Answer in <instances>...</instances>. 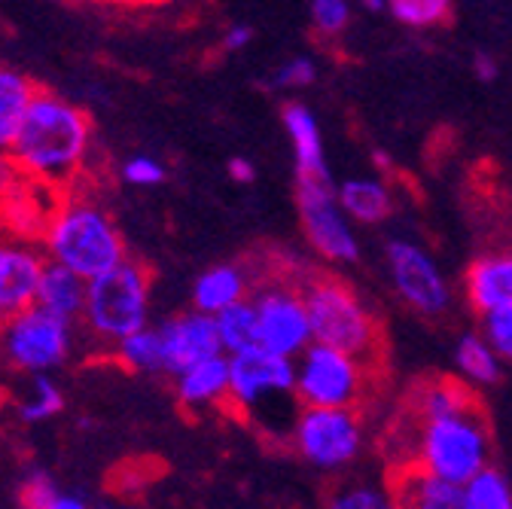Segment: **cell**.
Masks as SVG:
<instances>
[{
    "mask_svg": "<svg viewBox=\"0 0 512 509\" xmlns=\"http://www.w3.org/2000/svg\"><path fill=\"white\" fill-rule=\"evenodd\" d=\"M89 150V113L68 98L40 89L22 122L10 159L16 162L22 177H31L40 186H64L83 171Z\"/></svg>",
    "mask_w": 512,
    "mask_h": 509,
    "instance_id": "cell-1",
    "label": "cell"
},
{
    "mask_svg": "<svg viewBox=\"0 0 512 509\" xmlns=\"http://www.w3.org/2000/svg\"><path fill=\"white\" fill-rule=\"evenodd\" d=\"M40 247L49 263L80 275L83 281H95L128 260L125 238L110 211L98 199L77 193L64 196L49 211Z\"/></svg>",
    "mask_w": 512,
    "mask_h": 509,
    "instance_id": "cell-2",
    "label": "cell"
},
{
    "mask_svg": "<svg viewBox=\"0 0 512 509\" xmlns=\"http://www.w3.org/2000/svg\"><path fill=\"white\" fill-rule=\"evenodd\" d=\"M391 436H406V458L400 470H424L442 482L467 485L473 476L491 467V427L482 412V403L439 421H409Z\"/></svg>",
    "mask_w": 512,
    "mask_h": 509,
    "instance_id": "cell-3",
    "label": "cell"
},
{
    "mask_svg": "<svg viewBox=\"0 0 512 509\" xmlns=\"http://www.w3.org/2000/svg\"><path fill=\"white\" fill-rule=\"evenodd\" d=\"M150 296V269L141 260L128 257L116 269L86 284V308L80 317V327L95 345L113 351L128 336L150 327Z\"/></svg>",
    "mask_w": 512,
    "mask_h": 509,
    "instance_id": "cell-4",
    "label": "cell"
},
{
    "mask_svg": "<svg viewBox=\"0 0 512 509\" xmlns=\"http://www.w3.org/2000/svg\"><path fill=\"white\" fill-rule=\"evenodd\" d=\"M311 342L345 351L366 366L381 357L384 339L375 314L360 302V296L339 278L314 275L302 287Z\"/></svg>",
    "mask_w": 512,
    "mask_h": 509,
    "instance_id": "cell-5",
    "label": "cell"
},
{
    "mask_svg": "<svg viewBox=\"0 0 512 509\" xmlns=\"http://www.w3.org/2000/svg\"><path fill=\"white\" fill-rule=\"evenodd\" d=\"M229 403L250 418H260L266 430H272L269 412H278L293 433L296 415H290V406H299L293 360H284L263 348H250L229 357Z\"/></svg>",
    "mask_w": 512,
    "mask_h": 509,
    "instance_id": "cell-6",
    "label": "cell"
},
{
    "mask_svg": "<svg viewBox=\"0 0 512 509\" xmlns=\"http://www.w3.org/2000/svg\"><path fill=\"white\" fill-rule=\"evenodd\" d=\"M293 366L302 409H357L369 391V366L327 345L311 342Z\"/></svg>",
    "mask_w": 512,
    "mask_h": 509,
    "instance_id": "cell-7",
    "label": "cell"
},
{
    "mask_svg": "<svg viewBox=\"0 0 512 509\" xmlns=\"http://www.w3.org/2000/svg\"><path fill=\"white\" fill-rule=\"evenodd\" d=\"M77 327L58 321L49 311L31 305L0 324V357L13 369L31 375H49L74 354Z\"/></svg>",
    "mask_w": 512,
    "mask_h": 509,
    "instance_id": "cell-8",
    "label": "cell"
},
{
    "mask_svg": "<svg viewBox=\"0 0 512 509\" xmlns=\"http://www.w3.org/2000/svg\"><path fill=\"white\" fill-rule=\"evenodd\" d=\"M290 442L302 461L333 473L360 455L363 421L357 409H299Z\"/></svg>",
    "mask_w": 512,
    "mask_h": 509,
    "instance_id": "cell-9",
    "label": "cell"
},
{
    "mask_svg": "<svg viewBox=\"0 0 512 509\" xmlns=\"http://www.w3.org/2000/svg\"><path fill=\"white\" fill-rule=\"evenodd\" d=\"M296 208L305 238L320 257H327L333 263H354L360 257L354 223L339 208L336 186L330 177L296 180Z\"/></svg>",
    "mask_w": 512,
    "mask_h": 509,
    "instance_id": "cell-10",
    "label": "cell"
},
{
    "mask_svg": "<svg viewBox=\"0 0 512 509\" xmlns=\"http://www.w3.org/2000/svg\"><path fill=\"white\" fill-rule=\"evenodd\" d=\"M256 311V333L260 348L284 360H296L311 345V324L302 290L296 284L272 281L250 296Z\"/></svg>",
    "mask_w": 512,
    "mask_h": 509,
    "instance_id": "cell-11",
    "label": "cell"
},
{
    "mask_svg": "<svg viewBox=\"0 0 512 509\" xmlns=\"http://www.w3.org/2000/svg\"><path fill=\"white\" fill-rule=\"evenodd\" d=\"M388 257V275L397 296L424 317H439L452 305V287H448L442 269L430 253L406 238H394L384 247Z\"/></svg>",
    "mask_w": 512,
    "mask_h": 509,
    "instance_id": "cell-12",
    "label": "cell"
},
{
    "mask_svg": "<svg viewBox=\"0 0 512 509\" xmlns=\"http://www.w3.org/2000/svg\"><path fill=\"white\" fill-rule=\"evenodd\" d=\"M46 253L31 238L0 241V321L31 308L46 269Z\"/></svg>",
    "mask_w": 512,
    "mask_h": 509,
    "instance_id": "cell-13",
    "label": "cell"
},
{
    "mask_svg": "<svg viewBox=\"0 0 512 509\" xmlns=\"http://www.w3.org/2000/svg\"><path fill=\"white\" fill-rule=\"evenodd\" d=\"M159 333L165 342V357H168L171 375H180L183 369L214 360V357H226L220 336H217V324L208 314H199V311L177 314L171 321L159 324Z\"/></svg>",
    "mask_w": 512,
    "mask_h": 509,
    "instance_id": "cell-14",
    "label": "cell"
},
{
    "mask_svg": "<svg viewBox=\"0 0 512 509\" xmlns=\"http://www.w3.org/2000/svg\"><path fill=\"white\" fill-rule=\"evenodd\" d=\"M464 290H467V302L479 314L512 308V247L476 257L473 266L467 269Z\"/></svg>",
    "mask_w": 512,
    "mask_h": 509,
    "instance_id": "cell-15",
    "label": "cell"
},
{
    "mask_svg": "<svg viewBox=\"0 0 512 509\" xmlns=\"http://www.w3.org/2000/svg\"><path fill=\"white\" fill-rule=\"evenodd\" d=\"M473 406H479V400L470 391V385H461V381H455V378L439 375V378H424L412 388L403 418L427 424V421L461 415Z\"/></svg>",
    "mask_w": 512,
    "mask_h": 509,
    "instance_id": "cell-16",
    "label": "cell"
},
{
    "mask_svg": "<svg viewBox=\"0 0 512 509\" xmlns=\"http://www.w3.org/2000/svg\"><path fill=\"white\" fill-rule=\"evenodd\" d=\"M284 129L293 144V159H296V180L302 177H330L327 171V153H324V135H320L317 116L305 104H287L284 107Z\"/></svg>",
    "mask_w": 512,
    "mask_h": 509,
    "instance_id": "cell-17",
    "label": "cell"
},
{
    "mask_svg": "<svg viewBox=\"0 0 512 509\" xmlns=\"http://www.w3.org/2000/svg\"><path fill=\"white\" fill-rule=\"evenodd\" d=\"M250 275L247 269L235 266V263H223L214 266L208 272H202L192 284V311L217 317L220 311L250 299Z\"/></svg>",
    "mask_w": 512,
    "mask_h": 509,
    "instance_id": "cell-18",
    "label": "cell"
},
{
    "mask_svg": "<svg viewBox=\"0 0 512 509\" xmlns=\"http://www.w3.org/2000/svg\"><path fill=\"white\" fill-rule=\"evenodd\" d=\"M391 509H464V488L442 482L424 470H400Z\"/></svg>",
    "mask_w": 512,
    "mask_h": 509,
    "instance_id": "cell-19",
    "label": "cell"
},
{
    "mask_svg": "<svg viewBox=\"0 0 512 509\" xmlns=\"http://www.w3.org/2000/svg\"><path fill=\"white\" fill-rule=\"evenodd\" d=\"M177 400L186 409H208L229 403V357H214L189 366L177 375Z\"/></svg>",
    "mask_w": 512,
    "mask_h": 509,
    "instance_id": "cell-20",
    "label": "cell"
},
{
    "mask_svg": "<svg viewBox=\"0 0 512 509\" xmlns=\"http://www.w3.org/2000/svg\"><path fill=\"white\" fill-rule=\"evenodd\" d=\"M86 284L80 275L61 269L55 263H46L40 287H37V308L49 311L58 321H68L74 327H80V317L86 308Z\"/></svg>",
    "mask_w": 512,
    "mask_h": 509,
    "instance_id": "cell-21",
    "label": "cell"
},
{
    "mask_svg": "<svg viewBox=\"0 0 512 509\" xmlns=\"http://www.w3.org/2000/svg\"><path fill=\"white\" fill-rule=\"evenodd\" d=\"M37 92L22 71L0 65V156H10Z\"/></svg>",
    "mask_w": 512,
    "mask_h": 509,
    "instance_id": "cell-22",
    "label": "cell"
},
{
    "mask_svg": "<svg viewBox=\"0 0 512 509\" xmlns=\"http://www.w3.org/2000/svg\"><path fill=\"white\" fill-rule=\"evenodd\" d=\"M336 199L339 208L345 211V217L351 223H381L388 220L394 211V199H391V189L384 186L375 177H348L342 180V186H336Z\"/></svg>",
    "mask_w": 512,
    "mask_h": 509,
    "instance_id": "cell-23",
    "label": "cell"
},
{
    "mask_svg": "<svg viewBox=\"0 0 512 509\" xmlns=\"http://www.w3.org/2000/svg\"><path fill=\"white\" fill-rule=\"evenodd\" d=\"M110 354L128 372H141V375H165L168 372V357H165V342H162L159 324H150L147 330L128 336Z\"/></svg>",
    "mask_w": 512,
    "mask_h": 509,
    "instance_id": "cell-24",
    "label": "cell"
},
{
    "mask_svg": "<svg viewBox=\"0 0 512 509\" xmlns=\"http://www.w3.org/2000/svg\"><path fill=\"white\" fill-rule=\"evenodd\" d=\"M214 324H217V336H220V345H223L226 357H235V354L250 351V348H260V333H256V311H253L250 299L220 311L214 317Z\"/></svg>",
    "mask_w": 512,
    "mask_h": 509,
    "instance_id": "cell-25",
    "label": "cell"
},
{
    "mask_svg": "<svg viewBox=\"0 0 512 509\" xmlns=\"http://www.w3.org/2000/svg\"><path fill=\"white\" fill-rule=\"evenodd\" d=\"M455 366L470 385H497L500 381V360L485 345L479 333H467L455 345Z\"/></svg>",
    "mask_w": 512,
    "mask_h": 509,
    "instance_id": "cell-26",
    "label": "cell"
},
{
    "mask_svg": "<svg viewBox=\"0 0 512 509\" xmlns=\"http://www.w3.org/2000/svg\"><path fill=\"white\" fill-rule=\"evenodd\" d=\"M464 509H512V482L497 467L482 470L464 485Z\"/></svg>",
    "mask_w": 512,
    "mask_h": 509,
    "instance_id": "cell-27",
    "label": "cell"
},
{
    "mask_svg": "<svg viewBox=\"0 0 512 509\" xmlns=\"http://www.w3.org/2000/svg\"><path fill=\"white\" fill-rule=\"evenodd\" d=\"M388 13L406 28H439L452 19L455 7L448 0H391Z\"/></svg>",
    "mask_w": 512,
    "mask_h": 509,
    "instance_id": "cell-28",
    "label": "cell"
},
{
    "mask_svg": "<svg viewBox=\"0 0 512 509\" xmlns=\"http://www.w3.org/2000/svg\"><path fill=\"white\" fill-rule=\"evenodd\" d=\"M61 409H64V394H61V388L55 385V381H52L49 375H34L28 397L19 403V415H22V421H28V424H40V421L55 418Z\"/></svg>",
    "mask_w": 512,
    "mask_h": 509,
    "instance_id": "cell-29",
    "label": "cell"
},
{
    "mask_svg": "<svg viewBox=\"0 0 512 509\" xmlns=\"http://www.w3.org/2000/svg\"><path fill=\"white\" fill-rule=\"evenodd\" d=\"M308 16H311V28L320 34V37H342L354 19V7L348 0H314L308 7Z\"/></svg>",
    "mask_w": 512,
    "mask_h": 509,
    "instance_id": "cell-30",
    "label": "cell"
},
{
    "mask_svg": "<svg viewBox=\"0 0 512 509\" xmlns=\"http://www.w3.org/2000/svg\"><path fill=\"white\" fill-rule=\"evenodd\" d=\"M479 336L497 354V360L512 363V308H497L479 314Z\"/></svg>",
    "mask_w": 512,
    "mask_h": 509,
    "instance_id": "cell-31",
    "label": "cell"
},
{
    "mask_svg": "<svg viewBox=\"0 0 512 509\" xmlns=\"http://www.w3.org/2000/svg\"><path fill=\"white\" fill-rule=\"evenodd\" d=\"M324 509H391V500L384 497L378 488H372V485L351 482V485L336 488L327 497Z\"/></svg>",
    "mask_w": 512,
    "mask_h": 509,
    "instance_id": "cell-32",
    "label": "cell"
},
{
    "mask_svg": "<svg viewBox=\"0 0 512 509\" xmlns=\"http://www.w3.org/2000/svg\"><path fill=\"white\" fill-rule=\"evenodd\" d=\"M58 497V485L49 473L43 470H34L25 476L22 488H19V503L22 509H49L52 500Z\"/></svg>",
    "mask_w": 512,
    "mask_h": 509,
    "instance_id": "cell-33",
    "label": "cell"
},
{
    "mask_svg": "<svg viewBox=\"0 0 512 509\" xmlns=\"http://www.w3.org/2000/svg\"><path fill=\"white\" fill-rule=\"evenodd\" d=\"M122 180L128 186H138V189L159 186L165 180V165L153 156H132L122 165Z\"/></svg>",
    "mask_w": 512,
    "mask_h": 509,
    "instance_id": "cell-34",
    "label": "cell"
},
{
    "mask_svg": "<svg viewBox=\"0 0 512 509\" xmlns=\"http://www.w3.org/2000/svg\"><path fill=\"white\" fill-rule=\"evenodd\" d=\"M314 77H317L314 61L305 58V55H299V58L284 61V65L275 71V80H272V83H275L278 89H305V86L314 83Z\"/></svg>",
    "mask_w": 512,
    "mask_h": 509,
    "instance_id": "cell-35",
    "label": "cell"
},
{
    "mask_svg": "<svg viewBox=\"0 0 512 509\" xmlns=\"http://www.w3.org/2000/svg\"><path fill=\"white\" fill-rule=\"evenodd\" d=\"M22 174H19V168H16V162L10 159V156H0V199H10L13 193H16V180H19Z\"/></svg>",
    "mask_w": 512,
    "mask_h": 509,
    "instance_id": "cell-36",
    "label": "cell"
},
{
    "mask_svg": "<svg viewBox=\"0 0 512 509\" xmlns=\"http://www.w3.org/2000/svg\"><path fill=\"white\" fill-rule=\"evenodd\" d=\"M250 40H253V28H250V25H232V28L223 34V49H226V52H238V49H244Z\"/></svg>",
    "mask_w": 512,
    "mask_h": 509,
    "instance_id": "cell-37",
    "label": "cell"
},
{
    "mask_svg": "<svg viewBox=\"0 0 512 509\" xmlns=\"http://www.w3.org/2000/svg\"><path fill=\"white\" fill-rule=\"evenodd\" d=\"M473 71H476V77L482 80V83H491V80H497V61L488 55V52H476L473 55Z\"/></svg>",
    "mask_w": 512,
    "mask_h": 509,
    "instance_id": "cell-38",
    "label": "cell"
},
{
    "mask_svg": "<svg viewBox=\"0 0 512 509\" xmlns=\"http://www.w3.org/2000/svg\"><path fill=\"white\" fill-rule=\"evenodd\" d=\"M229 177L235 180V183H253V177H256V168H253V162L250 159H232L229 162Z\"/></svg>",
    "mask_w": 512,
    "mask_h": 509,
    "instance_id": "cell-39",
    "label": "cell"
},
{
    "mask_svg": "<svg viewBox=\"0 0 512 509\" xmlns=\"http://www.w3.org/2000/svg\"><path fill=\"white\" fill-rule=\"evenodd\" d=\"M49 509H89V500L74 491H58V497L52 500Z\"/></svg>",
    "mask_w": 512,
    "mask_h": 509,
    "instance_id": "cell-40",
    "label": "cell"
},
{
    "mask_svg": "<svg viewBox=\"0 0 512 509\" xmlns=\"http://www.w3.org/2000/svg\"><path fill=\"white\" fill-rule=\"evenodd\" d=\"M363 10L378 13V10H388V4H384V0H363Z\"/></svg>",
    "mask_w": 512,
    "mask_h": 509,
    "instance_id": "cell-41",
    "label": "cell"
},
{
    "mask_svg": "<svg viewBox=\"0 0 512 509\" xmlns=\"http://www.w3.org/2000/svg\"><path fill=\"white\" fill-rule=\"evenodd\" d=\"M375 162H378V168H388V156L384 153H375Z\"/></svg>",
    "mask_w": 512,
    "mask_h": 509,
    "instance_id": "cell-42",
    "label": "cell"
},
{
    "mask_svg": "<svg viewBox=\"0 0 512 509\" xmlns=\"http://www.w3.org/2000/svg\"><path fill=\"white\" fill-rule=\"evenodd\" d=\"M0 241H4V238H0Z\"/></svg>",
    "mask_w": 512,
    "mask_h": 509,
    "instance_id": "cell-43",
    "label": "cell"
},
{
    "mask_svg": "<svg viewBox=\"0 0 512 509\" xmlns=\"http://www.w3.org/2000/svg\"><path fill=\"white\" fill-rule=\"evenodd\" d=\"M0 324H4V321H0Z\"/></svg>",
    "mask_w": 512,
    "mask_h": 509,
    "instance_id": "cell-44",
    "label": "cell"
}]
</instances>
